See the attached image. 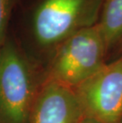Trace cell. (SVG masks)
Returning a JSON list of instances; mask_svg holds the SVG:
<instances>
[{
    "instance_id": "cell-1",
    "label": "cell",
    "mask_w": 122,
    "mask_h": 123,
    "mask_svg": "<svg viewBox=\"0 0 122 123\" xmlns=\"http://www.w3.org/2000/svg\"><path fill=\"white\" fill-rule=\"evenodd\" d=\"M106 51L98 25L80 29L60 44L48 80L76 88L105 64Z\"/></svg>"
},
{
    "instance_id": "cell-2",
    "label": "cell",
    "mask_w": 122,
    "mask_h": 123,
    "mask_svg": "<svg viewBox=\"0 0 122 123\" xmlns=\"http://www.w3.org/2000/svg\"><path fill=\"white\" fill-rule=\"evenodd\" d=\"M37 91L26 59L6 40L0 48V123H29Z\"/></svg>"
},
{
    "instance_id": "cell-10",
    "label": "cell",
    "mask_w": 122,
    "mask_h": 123,
    "mask_svg": "<svg viewBox=\"0 0 122 123\" xmlns=\"http://www.w3.org/2000/svg\"><path fill=\"white\" fill-rule=\"evenodd\" d=\"M121 123H122V122H121Z\"/></svg>"
},
{
    "instance_id": "cell-7",
    "label": "cell",
    "mask_w": 122,
    "mask_h": 123,
    "mask_svg": "<svg viewBox=\"0 0 122 123\" xmlns=\"http://www.w3.org/2000/svg\"><path fill=\"white\" fill-rule=\"evenodd\" d=\"M12 6L13 0H0V48L6 41V33Z\"/></svg>"
},
{
    "instance_id": "cell-8",
    "label": "cell",
    "mask_w": 122,
    "mask_h": 123,
    "mask_svg": "<svg viewBox=\"0 0 122 123\" xmlns=\"http://www.w3.org/2000/svg\"><path fill=\"white\" fill-rule=\"evenodd\" d=\"M79 123H102V122L98 121V120L93 118V117L84 116L83 118L81 120V122H80Z\"/></svg>"
},
{
    "instance_id": "cell-3",
    "label": "cell",
    "mask_w": 122,
    "mask_h": 123,
    "mask_svg": "<svg viewBox=\"0 0 122 123\" xmlns=\"http://www.w3.org/2000/svg\"><path fill=\"white\" fill-rule=\"evenodd\" d=\"M75 91L85 116L102 123H121L122 57L105 64Z\"/></svg>"
},
{
    "instance_id": "cell-4",
    "label": "cell",
    "mask_w": 122,
    "mask_h": 123,
    "mask_svg": "<svg viewBox=\"0 0 122 123\" xmlns=\"http://www.w3.org/2000/svg\"><path fill=\"white\" fill-rule=\"evenodd\" d=\"M90 0H44L35 10L33 32L36 41L48 47L61 44L87 24Z\"/></svg>"
},
{
    "instance_id": "cell-9",
    "label": "cell",
    "mask_w": 122,
    "mask_h": 123,
    "mask_svg": "<svg viewBox=\"0 0 122 123\" xmlns=\"http://www.w3.org/2000/svg\"><path fill=\"white\" fill-rule=\"evenodd\" d=\"M119 42H121V45H122V38L121 39V41H119Z\"/></svg>"
},
{
    "instance_id": "cell-5",
    "label": "cell",
    "mask_w": 122,
    "mask_h": 123,
    "mask_svg": "<svg viewBox=\"0 0 122 123\" xmlns=\"http://www.w3.org/2000/svg\"><path fill=\"white\" fill-rule=\"evenodd\" d=\"M84 116L75 89L47 80L37 93L29 123H79Z\"/></svg>"
},
{
    "instance_id": "cell-6",
    "label": "cell",
    "mask_w": 122,
    "mask_h": 123,
    "mask_svg": "<svg viewBox=\"0 0 122 123\" xmlns=\"http://www.w3.org/2000/svg\"><path fill=\"white\" fill-rule=\"evenodd\" d=\"M107 50L122 38V0H106L98 25Z\"/></svg>"
}]
</instances>
